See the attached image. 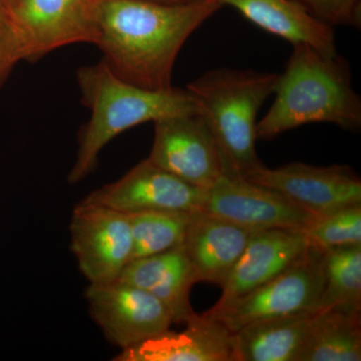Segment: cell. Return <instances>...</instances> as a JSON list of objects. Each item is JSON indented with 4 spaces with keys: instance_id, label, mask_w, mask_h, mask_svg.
I'll use <instances>...</instances> for the list:
<instances>
[{
    "instance_id": "obj_18",
    "label": "cell",
    "mask_w": 361,
    "mask_h": 361,
    "mask_svg": "<svg viewBox=\"0 0 361 361\" xmlns=\"http://www.w3.org/2000/svg\"><path fill=\"white\" fill-rule=\"evenodd\" d=\"M317 310L261 320L237 330L235 361H300Z\"/></svg>"
},
{
    "instance_id": "obj_7",
    "label": "cell",
    "mask_w": 361,
    "mask_h": 361,
    "mask_svg": "<svg viewBox=\"0 0 361 361\" xmlns=\"http://www.w3.org/2000/svg\"><path fill=\"white\" fill-rule=\"evenodd\" d=\"M85 296L92 319L108 341L122 350L158 336L174 323L158 298L118 280L90 284Z\"/></svg>"
},
{
    "instance_id": "obj_21",
    "label": "cell",
    "mask_w": 361,
    "mask_h": 361,
    "mask_svg": "<svg viewBox=\"0 0 361 361\" xmlns=\"http://www.w3.org/2000/svg\"><path fill=\"white\" fill-rule=\"evenodd\" d=\"M323 291L319 308L361 306V245L322 252Z\"/></svg>"
},
{
    "instance_id": "obj_2",
    "label": "cell",
    "mask_w": 361,
    "mask_h": 361,
    "mask_svg": "<svg viewBox=\"0 0 361 361\" xmlns=\"http://www.w3.org/2000/svg\"><path fill=\"white\" fill-rule=\"evenodd\" d=\"M293 49L278 80L275 99L257 123V140L275 139L308 123H332L349 132L361 127V97L345 59L308 44Z\"/></svg>"
},
{
    "instance_id": "obj_1",
    "label": "cell",
    "mask_w": 361,
    "mask_h": 361,
    "mask_svg": "<svg viewBox=\"0 0 361 361\" xmlns=\"http://www.w3.org/2000/svg\"><path fill=\"white\" fill-rule=\"evenodd\" d=\"M96 47L125 82L149 90L172 89L173 71L192 33L222 8L220 0L166 4L151 0H94Z\"/></svg>"
},
{
    "instance_id": "obj_16",
    "label": "cell",
    "mask_w": 361,
    "mask_h": 361,
    "mask_svg": "<svg viewBox=\"0 0 361 361\" xmlns=\"http://www.w3.org/2000/svg\"><path fill=\"white\" fill-rule=\"evenodd\" d=\"M116 280L155 296L170 311L174 323H186L196 314L190 292L199 281L184 245L130 261Z\"/></svg>"
},
{
    "instance_id": "obj_23",
    "label": "cell",
    "mask_w": 361,
    "mask_h": 361,
    "mask_svg": "<svg viewBox=\"0 0 361 361\" xmlns=\"http://www.w3.org/2000/svg\"><path fill=\"white\" fill-rule=\"evenodd\" d=\"M315 20L334 27H361V0H292Z\"/></svg>"
},
{
    "instance_id": "obj_6",
    "label": "cell",
    "mask_w": 361,
    "mask_h": 361,
    "mask_svg": "<svg viewBox=\"0 0 361 361\" xmlns=\"http://www.w3.org/2000/svg\"><path fill=\"white\" fill-rule=\"evenodd\" d=\"M71 249L90 284L115 281L130 260L132 232L127 214L78 203L71 215Z\"/></svg>"
},
{
    "instance_id": "obj_17",
    "label": "cell",
    "mask_w": 361,
    "mask_h": 361,
    "mask_svg": "<svg viewBox=\"0 0 361 361\" xmlns=\"http://www.w3.org/2000/svg\"><path fill=\"white\" fill-rule=\"evenodd\" d=\"M244 18L291 44H304L327 56L336 54L334 27L320 23L292 0H220Z\"/></svg>"
},
{
    "instance_id": "obj_5",
    "label": "cell",
    "mask_w": 361,
    "mask_h": 361,
    "mask_svg": "<svg viewBox=\"0 0 361 361\" xmlns=\"http://www.w3.org/2000/svg\"><path fill=\"white\" fill-rule=\"evenodd\" d=\"M322 252L305 255L270 281L204 313L232 332L250 323L317 310L323 291Z\"/></svg>"
},
{
    "instance_id": "obj_9",
    "label": "cell",
    "mask_w": 361,
    "mask_h": 361,
    "mask_svg": "<svg viewBox=\"0 0 361 361\" xmlns=\"http://www.w3.org/2000/svg\"><path fill=\"white\" fill-rule=\"evenodd\" d=\"M147 159L202 189H209L224 174L217 144L195 113L155 121L153 146Z\"/></svg>"
},
{
    "instance_id": "obj_14",
    "label": "cell",
    "mask_w": 361,
    "mask_h": 361,
    "mask_svg": "<svg viewBox=\"0 0 361 361\" xmlns=\"http://www.w3.org/2000/svg\"><path fill=\"white\" fill-rule=\"evenodd\" d=\"M302 230L266 229L253 233L222 286L217 305L229 302L295 265L310 249Z\"/></svg>"
},
{
    "instance_id": "obj_13",
    "label": "cell",
    "mask_w": 361,
    "mask_h": 361,
    "mask_svg": "<svg viewBox=\"0 0 361 361\" xmlns=\"http://www.w3.org/2000/svg\"><path fill=\"white\" fill-rule=\"evenodd\" d=\"M180 332L170 329L123 349L116 361H235L234 332L206 314H195Z\"/></svg>"
},
{
    "instance_id": "obj_3",
    "label": "cell",
    "mask_w": 361,
    "mask_h": 361,
    "mask_svg": "<svg viewBox=\"0 0 361 361\" xmlns=\"http://www.w3.org/2000/svg\"><path fill=\"white\" fill-rule=\"evenodd\" d=\"M77 82L90 118L78 133L77 159L68 176L71 184L92 173L104 147L126 130L166 116L195 113L193 99L186 89H142L116 77L102 61L80 66Z\"/></svg>"
},
{
    "instance_id": "obj_15",
    "label": "cell",
    "mask_w": 361,
    "mask_h": 361,
    "mask_svg": "<svg viewBox=\"0 0 361 361\" xmlns=\"http://www.w3.org/2000/svg\"><path fill=\"white\" fill-rule=\"evenodd\" d=\"M255 231L205 211L192 214L183 245L198 281L222 287Z\"/></svg>"
},
{
    "instance_id": "obj_19",
    "label": "cell",
    "mask_w": 361,
    "mask_h": 361,
    "mask_svg": "<svg viewBox=\"0 0 361 361\" xmlns=\"http://www.w3.org/2000/svg\"><path fill=\"white\" fill-rule=\"evenodd\" d=\"M361 306L316 311L300 361H360Z\"/></svg>"
},
{
    "instance_id": "obj_10",
    "label": "cell",
    "mask_w": 361,
    "mask_h": 361,
    "mask_svg": "<svg viewBox=\"0 0 361 361\" xmlns=\"http://www.w3.org/2000/svg\"><path fill=\"white\" fill-rule=\"evenodd\" d=\"M13 13L25 61L33 63L66 45L96 44L94 0H16Z\"/></svg>"
},
{
    "instance_id": "obj_24",
    "label": "cell",
    "mask_w": 361,
    "mask_h": 361,
    "mask_svg": "<svg viewBox=\"0 0 361 361\" xmlns=\"http://www.w3.org/2000/svg\"><path fill=\"white\" fill-rule=\"evenodd\" d=\"M25 59V47L14 20L13 7L0 0V87L14 66Z\"/></svg>"
},
{
    "instance_id": "obj_25",
    "label": "cell",
    "mask_w": 361,
    "mask_h": 361,
    "mask_svg": "<svg viewBox=\"0 0 361 361\" xmlns=\"http://www.w3.org/2000/svg\"><path fill=\"white\" fill-rule=\"evenodd\" d=\"M151 1L160 2L166 4H185L192 2L202 1V0H151Z\"/></svg>"
},
{
    "instance_id": "obj_27",
    "label": "cell",
    "mask_w": 361,
    "mask_h": 361,
    "mask_svg": "<svg viewBox=\"0 0 361 361\" xmlns=\"http://www.w3.org/2000/svg\"><path fill=\"white\" fill-rule=\"evenodd\" d=\"M14 1H16V0H14Z\"/></svg>"
},
{
    "instance_id": "obj_8",
    "label": "cell",
    "mask_w": 361,
    "mask_h": 361,
    "mask_svg": "<svg viewBox=\"0 0 361 361\" xmlns=\"http://www.w3.org/2000/svg\"><path fill=\"white\" fill-rule=\"evenodd\" d=\"M206 190L185 182L148 159L127 174L94 190L80 203L108 207L125 214L145 211H203Z\"/></svg>"
},
{
    "instance_id": "obj_12",
    "label": "cell",
    "mask_w": 361,
    "mask_h": 361,
    "mask_svg": "<svg viewBox=\"0 0 361 361\" xmlns=\"http://www.w3.org/2000/svg\"><path fill=\"white\" fill-rule=\"evenodd\" d=\"M203 211L251 230H302L315 217L279 192L235 174H223L206 190Z\"/></svg>"
},
{
    "instance_id": "obj_22",
    "label": "cell",
    "mask_w": 361,
    "mask_h": 361,
    "mask_svg": "<svg viewBox=\"0 0 361 361\" xmlns=\"http://www.w3.org/2000/svg\"><path fill=\"white\" fill-rule=\"evenodd\" d=\"M302 232L310 246L322 252L361 245V204L315 216Z\"/></svg>"
},
{
    "instance_id": "obj_26",
    "label": "cell",
    "mask_w": 361,
    "mask_h": 361,
    "mask_svg": "<svg viewBox=\"0 0 361 361\" xmlns=\"http://www.w3.org/2000/svg\"><path fill=\"white\" fill-rule=\"evenodd\" d=\"M4 1H6L7 4H9V6L11 7L13 6L14 0H4Z\"/></svg>"
},
{
    "instance_id": "obj_20",
    "label": "cell",
    "mask_w": 361,
    "mask_h": 361,
    "mask_svg": "<svg viewBox=\"0 0 361 361\" xmlns=\"http://www.w3.org/2000/svg\"><path fill=\"white\" fill-rule=\"evenodd\" d=\"M192 214L172 211L127 214L132 232V260L157 255L183 245Z\"/></svg>"
},
{
    "instance_id": "obj_4",
    "label": "cell",
    "mask_w": 361,
    "mask_h": 361,
    "mask_svg": "<svg viewBox=\"0 0 361 361\" xmlns=\"http://www.w3.org/2000/svg\"><path fill=\"white\" fill-rule=\"evenodd\" d=\"M279 77L280 73L219 68L188 84L195 114L219 149L224 174L244 177L262 165L256 152L257 116L274 94Z\"/></svg>"
},
{
    "instance_id": "obj_11",
    "label": "cell",
    "mask_w": 361,
    "mask_h": 361,
    "mask_svg": "<svg viewBox=\"0 0 361 361\" xmlns=\"http://www.w3.org/2000/svg\"><path fill=\"white\" fill-rule=\"evenodd\" d=\"M243 178L279 192L313 216L361 204L360 177L348 165L290 163L276 169L261 165Z\"/></svg>"
}]
</instances>
